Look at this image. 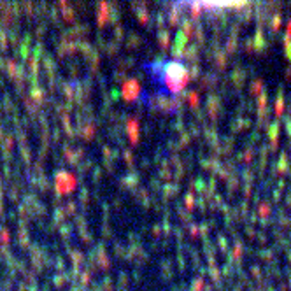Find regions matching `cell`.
Masks as SVG:
<instances>
[{
    "mask_svg": "<svg viewBox=\"0 0 291 291\" xmlns=\"http://www.w3.org/2000/svg\"><path fill=\"white\" fill-rule=\"evenodd\" d=\"M158 76L160 81L165 84V88L170 91H179L190 79L186 67L178 62H165V64H158Z\"/></svg>",
    "mask_w": 291,
    "mask_h": 291,
    "instance_id": "1",
    "label": "cell"
}]
</instances>
